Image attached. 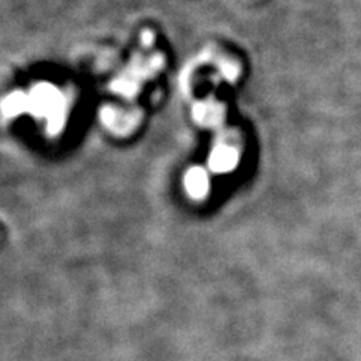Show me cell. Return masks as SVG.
<instances>
[{
  "instance_id": "1",
  "label": "cell",
  "mask_w": 361,
  "mask_h": 361,
  "mask_svg": "<svg viewBox=\"0 0 361 361\" xmlns=\"http://www.w3.org/2000/svg\"><path fill=\"white\" fill-rule=\"evenodd\" d=\"M188 185L191 195H203V191L207 190V176L202 171H193L188 175Z\"/></svg>"
}]
</instances>
